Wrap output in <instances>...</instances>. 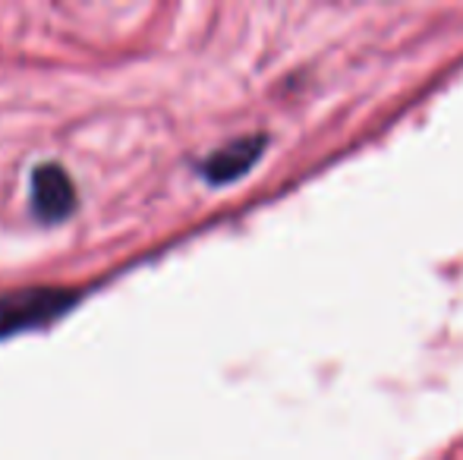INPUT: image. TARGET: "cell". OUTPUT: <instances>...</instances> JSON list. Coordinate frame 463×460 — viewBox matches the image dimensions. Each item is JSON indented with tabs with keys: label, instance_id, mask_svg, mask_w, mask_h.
Instances as JSON below:
<instances>
[{
	"label": "cell",
	"instance_id": "6da1fadb",
	"mask_svg": "<svg viewBox=\"0 0 463 460\" xmlns=\"http://www.w3.org/2000/svg\"><path fill=\"white\" fill-rule=\"evenodd\" d=\"M76 296L80 294L70 287H23L0 294V341L61 319L73 309Z\"/></svg>",
	"mask_w": 463,
	"mask_h": 460
},
{
	"label": "cell",
	"instance_id": "7a4b0ae2",
	"mask_svg": "<svg viewBox=\"0 0 463 460\" xmlns=\"http://www.w3.org/2000/svg\"><path fill=\"white\" fill-rule=\"evenodd\" d=\"M29 205L42 224H61L76 209V183L57 161L35 164L29 174Z\"/></svg>",
	"mask_w": 463,
	"mask_h": 460
},
{
	"label": "cell",
	"instance_id": "3957f363",
	"mask_svg": "<svg viewBox=\"0 0 463 460\" xmlns=\"http://www.w3.org/2000/svg\"><path fill=\"white\" fill-rule=\"evenodd\" d=\"M265 146H269V136L265 133H250V136H240V139L224 142L221 148H214L212 155L199 161V174L205 183L221 186V183H233L240 180L243 174H250L256 167V161L262 158Z\"/></svg>",
	"mask_w": 463,
	"mask_h": 460
}]
</instances>
